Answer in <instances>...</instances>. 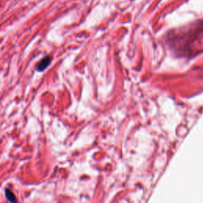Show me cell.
<instances>
[{
	"instance_id": "cell-1",
	"label": "cell",
	"mask_w": 203,
	"mask_h": 203,
	"mask_svg": "<svg viewBox=\"0 0 203 203\" xmlns=\"http://www.w3.org/2000/svg\"><path fill=\"white\" fill-rule=\"evenodd\" d=\"M52 60V58L50 56H46L39 62V64H37V70L38 71H43L44 69H46L49 65L50 64Z\"/></svg>"
},
{
	"instance_id": "cell-2",
	"label": "cell",
	"mask_w": 203,
	"mask_h": 203,
	"mask_svg": "<svg viewBox=\"0 0 203 203\" xmlns=\"http://www.w3.org/2000/svg\"><path fill=\"white\" fill-rule=\"evenodd\" d=\"M5 194H6V198H7V200L9 201L10 203H18L17 202L16 196H15L14 192H13L10 189H9V188L6 189Z\"/></svg>"
}]
</instances>
